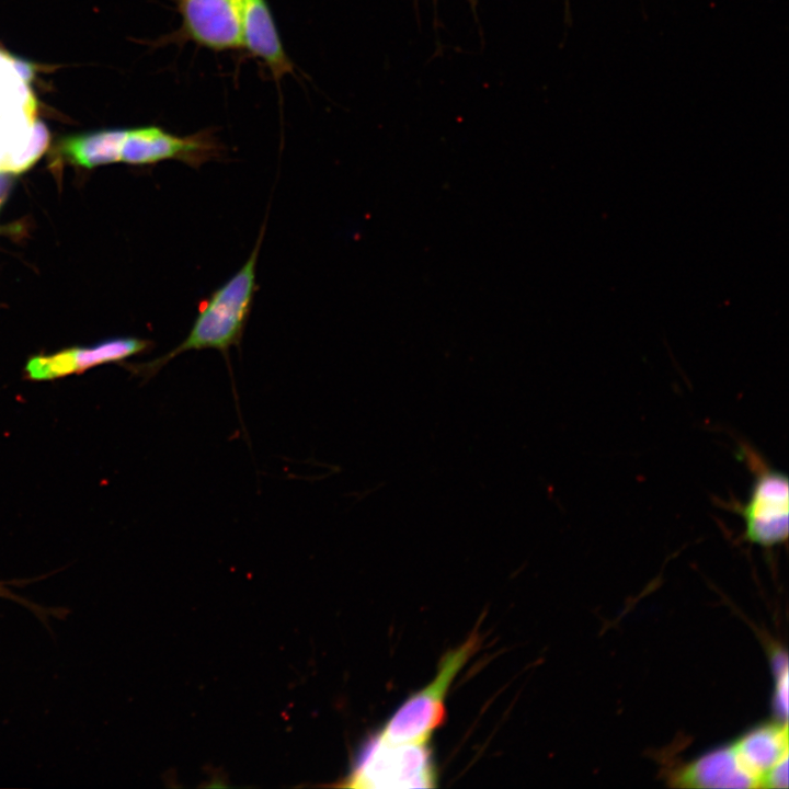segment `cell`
Segmentation results:
<instances>
[{
    "mask_svg": "<svg viewBox=\"0 0 789 789\" xmlns=\"http://www.w3.org/2000/svg\"><path fill=\"white\" fill-rule=\"evenodd\" d=\"M263 235L264 227L241 268L202 304L186 338L167 354L142 366L147 376L157 374L182 353L214 348L227 355L230 347L240 344L256 290V262Z\"/></svg>",
    "mask_w": 789,
    "mask_h": 789,
    "instance_id": "6da1fadb",
    "label": "cell"
},
{
    "mask_svg": "<svg viewBox=\"0 0 789 789\" xmlns=\"http://www.w3.org/2000/svg\"><path fill=\"white\" fill-rule=\"evenodd\" d=\"M32 76L28 62L0 52V172L26 170L49 141L46 126L36 119Z\"/></svg>",
    "mask_w": 789,
    "mask_h": 789,
    "instance_id": "7a4b0ae2",
    "label": "cell"
},
{
    "mask_svg": "<svg viewBox=\"0 0 789 789\" xmlns=\"http://www.w3.org/2000/svg\"><path fill=\"white\" fill-rule=\"evenodd\" d=\"M480 645L481 637L473 631L448 650L441 658L434 678L405 699L377 735L390 743H427L446 721L445 701L451 683Z\"/></svg>",
    "mask_w": 789,
    "mask_h": 789,
    "instance_id": "3957f363",
    "label": "cell"
},
{
    "mask_svg": "<svg viewBox=\"0 0 789 789\" xmlns=\"http://www.w3.org/2000/svg\"><path fill=\"white\" fill-rule=\"evenodd\" d=\"M753 473L751 490L745 503L732 500L725 507L744 521L743 538L751 544L771 549L785 545L789 534L788 477L769 466L746 443L737 453Z\"/></svg>",
    "mask_w": 789,
    "mask_h": 789,
    "instance_id": "277c9868",
    "label": "cell"
},
{
    "mask_svg": "<svg viewBox=\"0 0 789 789\" xmlns=\"http://www.w3.org/2000/svg\"><path fill=\"white\" fill-rule=\"evenodd\" d=\"M437 774L427 743H390L377 733L366 741L340 787L433 788Z\"/></svg>",
    "mask_w": 789,
    "mask_h": 789,
    "instance_id": "5b68a950",
    "label": "cell"
},
{
    "mask_svg": "<svg viewBox=\"0 0 789 789\" xmlns=\"http://www.w3.org/2000/svg\"><path fill=\"white\" fill-rule=\"evenodd\" d=\"M220 144L210 132L188 136L172 134L159 126L126 129L121 161L130 164H153L178 160L198 168L221 152Z\"/></svg>",
    "mask_w": 789,
    "mask_h": 789,
    "instance_id": "8992f818",
    "label": "cell"
},
{
    "mask_svg": "<svg viewBox=\"0 0 789 789\" xmlns=\"http://www.w3.org/2000/svg\"><path fill=\"white\" fill-rule=\"evenodd\" d=\"M185 37L211 50L242 47L241 0H178Z\"/></svg>",
    "mask_w": 789,
    "mask_h": 789,
    "instance_id": "52a82bcc",
    "label": "cell"
},
{
    "mask_svg": "<svg viewBox=\"0 0 789 789\" xmlns=\"http://www.w3.org/2000/svg\"><path fill=\"white\" fill-rule=\"evenodd\" d=\"M150 345V341L138 338H113L92 346L35 356L26 364V371L35 380L54 379L95 365L125 359L148 350Z\"/></svg>",
    "mask_w": 789,
    "mask_h": 789,
    "instance_id": "ba28073f",
    "label": "cell"
},
{
    "mask_svg": "<svg viewBox=\"0 0 789 789\" xmlns=\"http://www.w3.org/2000/svg\"><path fill=\"white\" fill-rule=\"evenodd\" d=\"M671 781L685 788H757L732 744L681 766L672 773Z\"/></svg>",
    "mask_w": 789,
    "mask_h": 789,
    "instance_id": "9c48e42d",
    "label": "cell"
},
{
    "mask_svg": "<svg viewBox=\"0 0 789 789\" xmlns=\"http://www.w3.org/2000/svg\"><path fill=\"white\" fill-rule=\"evenodd\" d=\"M242 47L263 60L274 79L291 72L293 64L281 41L266 0H241Z\"/></svg>",
    "mask_w": 789,
    "mask_h": 789,
    "instance_id": "30bf717a",
    "label": "cell"
},
{
    "mask_svg": "<svg viewBox=\"0 0 789 789\" xmlns=\"http://www.w3.org/2000/svg\"><path fill=\"white\" fill-rule=\"evenodd\" d=\"M731 744L757 788H762L767 771L789 754L787 721L763 723Z\"/></svg>",
    "mask_w": 789,
    "mask_h": 789,
    "instance_id": "8fae6325",
    "label": "cell"
},
{
    "mask_svg": "<svg viewBox=\"0 0 789 789\" xmlns=\"http://www.w3.org/2000/svg\"><path fill=\"white\" fill-rule=\"evenodd\" d=\"M126 129H106L70 136L60 144V151L72 163L93 168L121 161Z\"/></svg>",
    "mask_w": 789,
    "mask_h": 789,
    "instance_id": "7c38bea8",
    "label": "cell"
},
{
    "mask_svg": "<svg viewBox=\"0 0 789 789\" xmlns=\"http://www.w3.org/2000/svg\"><path fill=\"white\" fill-rule=\"evenodd\" d=\"M773 665L776 675L774 695V710L779 719L787 721L788 714V663L787 655L781 651L773 654Z\"/></svg>",
    "mask_w": 789,
    "mask_h": 789,
    "instance_id": "4fadbf2b",
    "label": "cell"
},
{
    "mask_svg": "<svg viewBox=\"0 0 789 789\" xmlns=\"http://www.w3.org/2000/svg\"><path fill=\"white\" fill-rule=\"evenodd\" d=\"M762 788H788V756L779 761L767 771L763 779Z\"/></svg>",
    "mask_w": 789,
    "mask_h": 789,
    "instance_id": "5bb4252c",
    "label": "cell"
},
{
    "mask_svg": "<svg viewBox=\"0 0 789 789\" xmlns=\"http://www.w3.org/2000/svg\"><path fill=\"white\" fill-rule=\"evenodd\" d=\"M7 186H8V181L5 180L4 176H2L0 174V203L5 194Z\"/></svg>",
    "mask_w": 789,
    "mask_h": 789,
    "instance_id": "9a60e30c",
    "label": "cell"
}]
</instances>
